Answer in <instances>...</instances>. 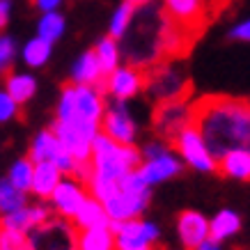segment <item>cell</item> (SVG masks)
Wrapping results in <instances>:
<instances>
[{
    "mask_svg": "<svg viewBox=\"0 0 250 250\" xmlns=\"http://www.w3.org/2000/svg\"><path fill=\"white\" fill-rule=\"evenodd\" d=\"M193 124L216 161L232 149L250 152V99L223 94L197 99L193 104Z\"/></svg>",
    "mask_w": 250,
    "mask_h": 250,
    "instance_id": "obj_1",
    "label": "cell"
},
{
    "mask_svg": "<svg viewBox=\"0 0 250 250\" xmlns=\"http://www.w3.org/2000/svg\"><path fill=\"white\" fill-rule=\"evenodd\" d=\"M167 23L170 16L166 14L163 5L147 2L136 9L129 30L122 37L124 39L122 51L133 67H154L156 62H161V58H166L163 39H166Z\"/></svg>",
    "mask_w": 250,
    "mask_h": 250,
    "instance_id": "obj_2",
    "label": "cell"
},
{
    "mask_svg": "<svg viewBox=\"0 0 250 250\" xmlns=\"http://www.w3.org/2000/svg\"><path fill=\"white\" fill-rule=\"evenodd\" d=\"M106 92L97 85H64L58 101V120L60 122H94L101 124L106 115Z\"/></svg>",
    "mask_w": 250,
    "mask_h": 250,
    "instance_id": "obj_3",
    "label": "cell"
},
{
    "mask_svg": "<svg viewBox=\"0 0 250 250\" xmlns=\"http://www.w3.org/2000/svg\"><path fill=\"white\" fill-rule=\"evenodd\" d=\"M143 154L138 152L133 145H120L106 133H99L92 147V167L94 174L101 177H110L120 182L122 177L131 170L140 167L143 163Z\"/></svg>",
    "mask_w": 250,
    "mask_h": 250,
    "instance_id": "obj_4",
    "label": "cell"
},
{
    "mask_svg": "<svg viewBox=\"0 0 250 250\" xmlns=\"http://www.w3.org/2000/svg\"><path fill=\"white\" fill-rule=\"evenodd\" d=\"M147 94L156 101H174V99H188L190 94V81L186 78L184 69L177 64V60H161L147 71L145 81Z\"/></svg>",
    "mask_w": 250,
    "mask_h": 250,
    "instance_id": "obj_5",
    "label": "cell"
},
{
    "mask_svg": "<svg viewBox=\"0 0 250 250\" xmlns=\"http://www.w3.org/2000/svg\"><path fill=\"white\" fill-rule=\"evenodd\" d=\"M163 9L174 25H179L193 37H200L209 21L218 14L211 0H163Z\"/></svg>",
    "mask_w": 250,
    "mask_h": 250,
    "instance_id": "obj_6",
    "label": "cell"
},
{
    "mask_svg": "<svg viewBox=\"0 0 250 250\" xmlns=\"http://www.w3.org/2000/svg\"><path fill=\"white\" fill-rule=\"evenodd\" d=\"M51 129L62 140V145L74 154L76 161H92V147H94L97 136L101 133V124L83 122V120H78V122L55 120Z\"/></svg>",
    "mask_w": 250,
    "mask_h": 250,
    "instance_id": "obj_7",
    "label": "cell"
},
{
    "mask_svg": "<svg viewBox=\"0 0 250 250\" xmlns=\"http://www.w3.org/2000/svg\"><path fill=\"white\" fill-rule=\"evenodd\" d=\"M35 163H42V161H48V163H55V166L62 170V174L71 177L74 170H76L78 161L74 159V154L69 152L67 147L62 145V140L55 136L53 129H44L39 131L37 136L32 138L30 143V152H28Z\"/></svg>",
    "mask_w": 250,
    "mask_h": 250,
    "instance_id": "obj_8",
    "label": "cell"
},
{
    "mask_svg": "<svg viewBox=\"0 0 250 250\" xmlns=\"http://www.w3.org/2000/svg\"><path fill=\"white\" fill-rule=\"evenodd\" d=\"M172 145L190 167H195L200 172H218V161L213 159V154L209 152L205 138H202V133L197 131V126L193 122L174 138Z\"/></svg>",
    "mask_w": 250,
    "mask_h": 250,
    "instance_id": "obj_9",
    "label": "cell"
},
{
    "mask_svg": "<svg viewBox=\"0 0 250 250\" xmlns=\"http://www.w3.org/2000/svg\"><path fill=\"white\" fill-rule=\"evenodd\" d=\"M190 122H193V104H188V99L163 101L154 110V129L166 140H174Z\"/></svg>",
    "mask_w": 250,
    "mask_h": 250,
    "instance_id": "obj_10",
    "label": "cell"
},
{
    "mask_svg": "<svg viewBox=\"0 0 250 250\" xmlns=\"http://www.w3.org/2000/svg\"><path fill=\"white\" fill-rule=\"evenodd\" d=\"M35 250H76V225L67 218H51L30 234Z\"/></svg>",
    "mask_w": 250,
    "mask_h": 250,
    "instance_id": "obj_11",
    "label": "cell"
},
{
    "mask_svg": "<svg viewBox=\"0 0 250 250\" xmlns=\"http://www.w3.org/2000/svg\"><path fill=\"white\" fill-rule=\"evenodd\" d=\"M101 133H106L108 138H113L120 145H133L136 140V122L129 115L124 101H117L106 108V115L101 120Z\"/></svg>",
    "mask_w": 250,
    "mask_h": 250,
    "instance_id": "obj_12",
    "label": "cell"
},
{
    "mask_svg": "<svg viewBox=\"0 0 250 250\" xmlns=\"http://www.w3.org/2000/svg\"><path fill=\"white\" fill-rule=\"evenodd\" d=\"M87 190L81 182H76L74 177H67L60 182V186L55 188V193L51 195V205L53 209L58 211L60 218H67V220H74L76 213L81 211V207L87 202Z\"/></svg>",
    "mask_w": 250,
    "mask_h": 250,
    "instance_id": "obj_13",
    "label": "cell"
},
{
    "mask_svg": "<svg viewBox=\"0 0 250 250\" xmlns=\"http://www.w3.org/2000/svg\"><path fill=\"white\" fill-rule=\"evenodd\" d=\"M145 81H147V74H145L140 67H117L106 76V92L117 101H126V99L136 97L140 90H145Z\"/></svg>",
    "mask_w": 250,
    "mask_h": 250,
    "instance_id": "obj_14",
    "label": "cell"
},
{
    "mask_svg": "<svg viewBox=\"0 0 250 250\" xmlns=\"http://www.w3.org/2000/svg\"><path fill=\"white\" fill-rule=\"evenodd\" d=\"M177 232L179 241L186 250H197L209 239V220L200 211H182L177 218Z\"/></svg>",
    "mask_w": 250,
    "mask_h": 250,
    "instance_id": "obj_15",
    "label": "cell"
},
{
    "mask_svg": "<svg viewBox=\"0 0 250 250\" xmlns=\"http://www.w3.org/2000/svg\"><path fill=\"white\" fill-rule=\"evenodd\" d=\"M147 205H149V190H145V193H124V190H120L117 195L106 202V211L110 216V220L124 223V220L138 218L147 209Z\"/></svg>",
    "mask_w": 250,
    "mask_h": 250,
    "instance_id": "obj_16",
    "label": "cell"
},
{
    "mask_svg": "<svg viewBox=\"0 0 250 250\" xmlns=\"http://www.w3.org/2000/svg\"><path fill=\"white\" fill-rule=\"evenodd\" d=\"M46 220H51V209L46 205H25L19 211L2 216V228L23 232V234H32Z\"/></svg>",
    "mask_w": 250,
    "mask_h": 250,
    "instance_id": "obj_17",
    "label": "cell"
},
{
    "mask_svg": "<svg viewBox=\"0 0 250 250\" xmlns=\"http://www.w3.org/2000/svg\"><path fill=\"white\" fill-rule=\"evenodd\" d=\"M71 81L78 85H97L106 92V76L99 62L97 51H85L71 67Z\"/></svg>",
    "mask_w": 250,
    "mask_h": 250,
    "instance_id": "obj_18",
    "label": "cell"
},
{
    "mask_svg": "<svg viewBox=\"0 0 250 250\" xmlns=\"http://www.w3.org/2000/svg\"><path fill=\"white\" fill-rule=\"evenodd\" d=\"M182 170H184L182 161L177 159L172 152L163 154V156H159V159L145 161L143 166H140V172H143L147 186H154V184L167 182V179L177 177V174L182 172Z\"/></svg>",
    "mask_w": 250,
    "mask_h": 250,
    "instance_id": "obj_19",
    "label": "cell"
},
{
    "mask_svg": "<svg viewBox=\"0 0 250 250\" xmlns=\"http://www.w3.org/2000/svg\"><path fill=\"white\" fill-rule=\"evenodd\" d=\"M64 179L62 170L55 163L42 161L35 163V177H32V193L39 200H51V195L55 193V188L60 186V182Z\"/></svg>",
    "mask_w": 250,
    "mask_h": 250,
    "instance_id": "obj_20",
    "label": "cell"
},
{
    "mask_svg": "<svg viewBox=\"0 0 250 250\" xmlns=\"http://www.w3.org/2000/svg\"><path fill=\"white\" fill-rule=\"evenodd\" d=\"M76 250H117V236L110 228L76 229Z\"/></svg>",
    "mask_w": 250,
    "mask_h": 250,
    "instance_id": "obj_21",
    "label": "cell"
},
{
    "mask_svg": "<svg viewBox=\"0 0 250 250\" xmlns=\"http://www.w3.org/2000/svg\"><path fill=\"white\" fill-rule=\"evenodd\" d=\"M108 228L113 229L115 236H133V239H143L147 243H154L159 239V228L149 223V220H140V218H131V220H110V225Z\"/></svg>",
    "mask_w": 250,
    "mask_h": 250,
    "instance_id": "obj_22",
    "label": "cell"
},
{
    "mask_svg": "<svg viewBox=\"0 0 250 250\" xmlns=\"http://www.w3.org/2000/svg\"><path fill=\"white\" fill-rule=\"evenodd\" d=\"M76 229H90V228H108L110 225V216L106 211V205L99 202L94 197H87V202L81 207V211L76 213V218L71 220Z\"/></svg>",
    "mask_w": 250,
    "mask_h": 250,
    "instance_id": "obj_23",
    "label": "cell"
},
{
    "mask_svg": "<svg viewBox=\"0 0 250 250\" xmlns=\"http://www.w3.org/2000/svg\"><path fill=\"white\" fill-rule=\"evenodd\" d=\"M218 172L223 177L250 182V152L248 149H232L218 161Z\"/></svg>",
    "mask_w": 250,
    "mask_h": 250,
    "instance_id": "obj_24",
    "label": "cell"
},
{
    "mask_svg": "<svg viewBox=\"0 0 250 250\" xmlns=\"http://www.w3.org/2000/svg\"><path fill=\"white\" fill-rule=\"evenodd\" d=\"M239 229H241V218H239V213L229 211V209H223L213 216V220H209V239L218 243L228 236L236 234Z\"/></svg>",
    "mask_w": 250,
    "mask_h": 250,
    "instance_id": "obj_25",
    "label": "cell"
},
{
    "mask_svg": "<svg viewBox=\"0 0 250 250\" xmlns=\"http://www.w3.org/2000/svg\"><path fill=\"white\" fill-rule=\"evenodd\" d=\"M5 90H7L19 104H25V101H30V99L35 97L37 81H35L30 74H7V76H5Z\"/></svg>",
    "mask_w": 250,
    "mask_h": 250,
    "instance_id": "obj_26",
    "label": "cell"
},
{
    "mask_svg": "<svg viewBox=\"0 0 250 250\" xmlns=\"http://www.w3.org/2000/svg\"><path fill=\"white\" fill-rule=\"evenodd\" d=\"M51 51H53V44H51V42H46V39H42L37 35V37H32L30 42H25L21 55H23V62H25L28 67L39 69V67H44L46 62H48Z\"/></svg>",
    "mask_w": 250,
    "mask_h": 250,
    "instance_id": "obj_27",
    "label": "cell"
},
{
    "mask_svg": "<svg viewBox=\"0 0 250 250\" xmlns=\"http://www.w3.org/2000/svg\"><path fill=\"white\" fill-rule=\"evenodd\" d=\"M28 205V197L21 188H16L9 179H0V213L7 216Z\"/></svg>",
    "mask_w": 250,
    "mask_h": 250,
    "instance_id": "obj_28",
    "label": "cell"
},
{
    "mask_svg": "<svg viewBox=\"0 0 250 250\" xmlns=\"http://www.w3.org/2000/svg\"><path fill=\"white\" fill-rule=\"evenodd\" d=\"M97 55H99V62H101V69H104V76H110L115 69L120 67V46H117V39H113L110 35L104 39H99L97 44Z\"/></svg>",
    "mask_w": 250,
    "mask_h": 250,
    "instance_id": "obj_29",
    "label": "cell"
},
{
    "mask_svg": "<svg viewBox=\"0 0 250 250\" xmlns=\"http://www.w3.org/2000/svg\"><path fill=\"white\" fill-rule=\"evenodd\" d=\"M64 16L58 12V9H53V12H44L42 14V19H39L37 23V35L42 39H46V42H58V39L62 37V32H64Z\"/></svg>",
    "mask_w": 250,
    "mask_h": 250,
    "instance_id": "obj_30",
    "label": "cell"
},
{
    "mask_svg": "<svg viewBox=\"0 0 250 250\" xmlns=\"http://www.w3.org/2000/svg\"><path fill=\"white\" fill-rule=\"evenodd\" d=\"M32 177H35V161L30 156H23V159L14 161V166L9 167L7 179L14 184L16 188H21L23 193L32 190Z\"/></svg>",
    "mask_w": 250,
    "mask_h": 250,
    "instance_id": "obj_31",
    "label": "cell"
},
{
    "mask_svg": "<svg viewBox=\"0 0 250 250\" xmlns=\"http://www.w3.org/2000/svg\"><path fill=\"white\" fill-rule=\"evenodd\" d=\"M87 190H90V195L94 197V200L106 205L110 197H115L120 193V182H117V179H110V177L92 174V179L87 182Z\"/></svg>",
    "mask_w": 250,
    "mask_h": 250,
    "instance_id": "obj_32",
    "label": "cell"
},
{
    "mask_svg": "<svg viewBox=\"0 0 250 250\" xmlns=\"http://www.w3.org/2000/svg\"><path fill=\"white\" fill-rule=\"evenodd\" d=\"M133 14H136V7L129 5L126 0L122 2L120 7L115 9L113 19H110V25H108V32H110V37L113 39H122L129 30L131 21H133Z\"/></svg>",
    "mask_w": 250,
    "mask_h": 250,
    "instance_id": "obj_33",
    "label": "cell"
},
{
    "mask_svg": "<svg viewBox=\"0 0 250 250\" xmlns=\"http://www.w3.org/2000/svg\"><path fill=\"white\" fill-rule=\"evenodd\" d=\"M0 250H35V243H32L30 234L2 228V232H0Z\"/></svg>",
    "mask_w": 250,
    "mask_h": 250,
    "instance_id": "obj_34",
    "label": "cell"
},
{
    "mask_svg": "<svg viewBox=\"0 0 250 250\" xmlns=\"http://www.w3.org/2000/svg\"><path fill=\"white\" fill-rule=\"evenodd\" d=\"M120 190H124V193H145V190H149L143 172H140V167H136V170H131V172H126L122 177Z\"/></svg>",
    "mask_w": 250,
    "mask_h": 250,
    "instance_id": "obj_35",
    "label": "cell"
},
{
    "mask_svg": "<svg viewBox=\"0 0 250 250\" xmlns=\"http://www.w3.org/2000/svg\"><path fill=\"white\" fill-rule=\"evenodd\" d=\"M19 108H21V104L7 90H0V124L16 120L19 117Z\"/></svg>",
    "mask_w": 250,
    "mask_h": 250,
    "instance_id": "obj_36",
    "label": "cell"
},
{
    "mask_svg": "<svg viewBox=\"0 0 250 250\" xmlns=\"http://www.w3.org/2000/svg\"><path fill=\"white\" fill-rule=\"evenodd\" d=\"M16 55V44L14 39H9L7 35H0V74H7L12 62Z\"/></svg>",
    "mask_w": 250,
    "mask_h": 250,
    "instance_id": "obj_37",
    "label": "cell"
},
{
    "mask_svg": "<svg viewBox=\"0 0 250 250\" xmlns=\"http://www.w3.org/2000/svg\"><path fill=\"white\" fill-rule=\"evenodd\" d=\"M117 250H154L152 243L133 236H117Z\"/></svg>",
    "mask_w": 250,
    "mask_h": 250,
    "instance_id": "obj_38",
    "label": "cell"
},
{
    "mask_svg": "<svg viewBox=\"0 0 250 250\" xmlns=\"http://www.w3.org/2000/svg\"><path fill=\"white\" fill-rule=\"evenodd\" d=\"M167 152H170V149H167V145L163 143V140H154V143H149L143 149V156H145V161H152V159H159V156H163V154H167Z\"/></svg>",
    "mask_w": 250,
    "mask_h": 250,
    "instance_id": "obj_39",
    "label": "cell"
},
{
    "mask_svg": "<svg viewBox=\"0 0 250 250\" xmlns=\"http://www.w3.org/2000/svg\"><path fill=\"white\" fill-rule=\"evenodd\" d=\"M229 39H236V42H250V19L248 21L239 23L229 30Z\"/></svg>",
    "mask_w": 250,
    "mask_h": 250,
    "instance_id": "obj_40",
    "label": "cell"
},
{
    "mask_svg": "<svg viewBox=\"0 0 250 250\" xmlns=\"http://www.w3.org/2000/svg\"><path fill=\"white\" fill-rule=\"evenodd\" d=\"M32 5L42 12H53L58 9V5H62V0H32Z\"/></svg>",
    "mask_w": 250,
    "mask_h": 250,
    "instance_id": "obj_41",
    "label": "cell"
},
{
    "mask_svg": "<svg viewBox=\"0 0 250 250\" xmlns=\"http://www.w3.org/2000/svg\"><path fill=\"white\" fill-rule=\"evenodd\" d=\"M9 9H12V5H9V0H0V28H5V25H7Z\"/></svg>",
    "mask_w": 250,
    "mask_h": 250,
    "instance_id": "obj_42",
    "label": "cell"
},
{
    "mask_svg": "<svg viewBox=\"0 0 250 250\" xmlns=\"http://www.w3.org/2000/svg\"><path fill=\"white\" fill-rule=\"evenodd\" d=\"M197 250H220V246H218V241H213V239H207V241L202 243V246H200Z\"/></svg>",
    "mask_w": 250,
    "mask_h": 250,
    "instance_id": "obj_43",
    "label": "cell"
},
{
    "mask_svg": "<svg viewBox=\"0 0 250 250\" xmlns=\"http://www.w3.org/2000/svg\"><path fill=\"white\" fill-rule=\"evenodd\" d=\"M129 5H133V7H143V5H147V2H152V0H126Z\"/></svg>",
    "mask_w": 250,
    "mask_h": 250,
    "instance_id": "obj_44",
    "label": "cell"
},
{
    "mask_svg": "<svg viewBox=\"0 0 250 250\" xmlns=\"http://www.w3.org/2000/svg\"><path fill=\"white\" fill-rule=\"evenodd\" d=\"M211 2H213V5H216V9H218V12H220V9H223V5H228L229 0H211Z\"/></svg>",
    "mask_w": 250,
    "mask_h": 250,
    "instance_id": "obj_45",
    "label": "cell"
},
{
    "mask_svg": "<svg viewBox=\"0 0 250 250\" xmlns=\"http://www.w3.org/2000/svg\"><path fill=\"white\" fill-rule=\"evenodd\" d=\"M0 232H2V220H0Z\"/></svg>",
    "mask_w": 250,
    "mask_h": 250,
    "instance_id": "obj_46",
    "label": "cell"
},
{
    "mask_svg": "<svg viewBox=\"0 0 250 250\" xmlns=\"http://www.w3.org/2000/svg\"><path fill=\"white\" fill-rule=\"evenodd\" d=\"M154 250H156V248H154Z\"/></svg>",
    "mask_w": 250,
    "mask_h": 250,
    "instance_id": "obj_47",
    "label": "cell"
}]
</instances>
